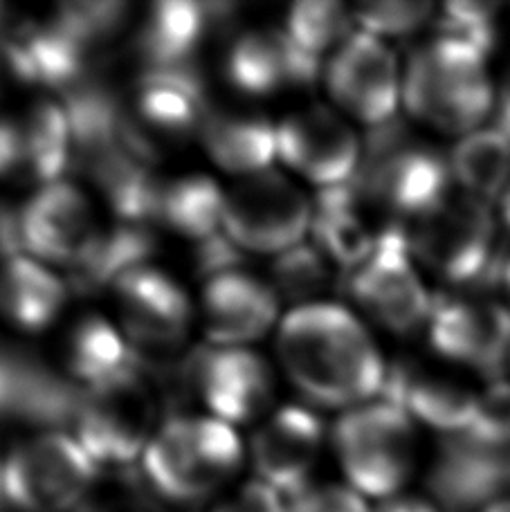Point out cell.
I'll return each mask as SVG.
<instances>
[{
  "instance_id": "cell-1",
  "label": "cell",
  "mask_w": 510,
  "mask_h": 512,
  "mask_svg": "<svg viewBox=\"0 0 510 512\" xmlns=\"http://www.w3.org/2000/svg\"><path fill=\"white\" fill-rule=\"evenodd\" d=\"M277 353L290 382L329 409L367 405L380 396L387 376L362 319L329 301L290 310L279 324Z\"/></svg>"
},
{
  "instance_id": "cell-2",
  "label": "cell",
  "mask_w": 510,
  "mask_h": 512,
  "mask_svg": "<svg viewBox=\"0 0 510 512\" xmlns=\"http://www.w3.org/2000/svg\"><path fill=\"white\" fill-rule=\"evenodd\" d=\"M488 54L466 41L436 36L409 57L403 104L414 120L448 135H470L495 111Z\"/></svg>"
},
{
  "instance_id": "cell-3",
  "label": "cell",
  "mask_w": 510,
  "mask_h": 512,
  "mask_svg": "<svg viewBox=\"0 0 510 512\" xmlns=\"http://www.w3.org/2000/svg\"><path fill=\"white\" fill-rule=\"evenodd\" d=\"M241 465V438L212 416H171L142 456V474L153 495L176 506L218 497Z\"/></svg>"
},
{
  "instance_id": "cell-4",
  "label": "cell",
  "mask_w": 510,
  "mask_h": 512,
  "mask_svg": "<svg viewBox=\"0 0 510 512\" xmlns=\"http://www.w3.org/2000/svg\"><path fill=\"white\" fill-rule=\"evenodd\" d=\"M452 180L450 158L414 142L394 120L371 128L353 185L373 209L414 223L452 196Z\"/></svg>"
},
{
  "instance_id": "cell-5",
  "label": "cell",
  "mask_w": 510,
  "mask_h": 512,
  "mask_svg": "<svg viewBox=\"0 0 510 512\" xmlns=\"http://www.w3.org/2000/svg\"><path fill=\"white\" fill-rule=\"evenodd\" d=\"M160 402L156 384L135 362L122 376L81 389L72 436L97 468H133L162 425L158 423Z\"/></svg>"
},
{
  "instance_id": "cell-6",
  "label": "cell",
  "mask_w": 510,
  "mask_h": 512,
  "mask_svg": "<svg viewBox=\"0 0 510 512\" xmlns=\"http://www.w3.org/2000/svg\"><path fill=\"white\" fill-rule=\"evenodd\" d=\"M333 450L349 486L362 497L400 495L416 468V427L387 400L346 409L333 427Z\"/></svg>"
},
{
  "instance_id": "cell-7",
  "label": "cell",
  "mask_w": 510,
  "mask_h": 512,
  "mask_svg": "<svg viewBox=\"0 0 510 512\" xmlns=\"http://www.w3.org/2000/svg\"><path fill=\"white\" fill-rule=\"evenodd\" d=\"M97 463L59 429L25 438L3 463V495L21 512H77L97 486Z\"/></svg>"
},
{
  "instance_id": "cell-8",
  "label": "cell",
  "mask_w": 510,
  "mask_h": 512,
  "mask_svg": "<svg viewBox=\"0 0 510 512\" xmlns=\"http://www.w3.org/2000/svg\"><path fill=\"white\" fill-rule=\"evenodd\" d=\"M209 113L205 79L196 68L144 70L124 106L122 142L153 164L162 149L198 137Z\"/></svg>"
},
{
  "instance_id": "cell-9",
  "label": "cell",
  "mask_w": 510,
  "mask_h": 512,
  "mask_svg": "<svg viewBox=\"0 0 510 512\" xmlns=\"http://www.w3.org/2000/svg\"><path fill=\"white\" fill-rule=\"evenodd\" d=\"M416 263L457 288H475L497 254V221L488 203L450 196L407 232Z\"/></svg>"
},
{
  "instance_id": "cell-10",
  "label": "cell",
  "mask_w": 510,
  "mask_h": 512,
  "mask_svg": "<svg viewBox=\"0 0 510 512\" xmlns=\"http://www.w3.org/2000/svg\"><path fill=\"white\" fill-rule=\"evenodd\" d=\"M346 290L371 322L400 335L423 326L434 306L409 250L405 227L398 223L382 227L373 252L346 272Z\"/></svg>"
},
{
  "instance_id": "cell-11",
  "label": "cell",
  "mask_w": 510,
  "mask_h": 512,
  "mask_svg": "<svg viewBox=\"0 0 510 512\" xmlns=\"http://www.w3.org/2000/svg\"><path fill=\"white\" fill-rule=\"evenodd\" d=\"M313 200L275 169L241 178L225 194L223 232L241 252L279 256L311 232Z\"/></svg>"
},
{
  "instance_id": "cell-12",
  "label": "cell",
  "mask_w": 510,
  "mask_h": 512,
  "mask_svg": "<svg viewBox=\"0 0 510 512\" xmlns=\"http://www.w3.org/2000/svg\"><path fill=\"white\" fill-rule=\"evenodd\" d=\"M120 328L140 364L169 362L187 340L194 308L187 290L156 265H140L115 283Z\"/></svg>"
},
{
  "instance_id": "cell-13",
  "label": "cell",
  "mask_w": 510,
  "mask_h": 512,
  "mask_svg": "<svg viewBox=\"0 0 510 512\" xmlns=\"http://www.w3.org/2000/svg\"><path fill=\"white\" fill-rule=\"evenodd\" d=\"M329 97L346 120L378 128L396 120L403 99V75L389 45L369 32L355 30L324 66Z\"/></svg>"
},
{
  "instance_id": "cell-14",
  "label": "cell",
  "mask_w": 510,
  "mask_h": 512,
  "mask_svg": "<svg viewBox=\"0 0 510 512\" xmlns=\"http://www.w3.org/2000/svg\"><path fill=\"white\" fill-rule=\"evenodd\" d=\"M72 162V131L66 108L36 99L0 111V182L34 191L63 180Z\"/></svg>"
},
{
  "instance_id": "cell-15",
  "label": "cell",
  "mask_w": 510,
  "mask_h": 512,
  "mask_svg": "<svg viewBox=\"0 0 510 512\" xmlns=\"http://www.w3.org/2000/svg\"><path fill=\"white\" fill-rule=\"evenodd\" d=\"M432 349L443 360L502 380L510 353V310L472 288L461 295H436L430 319Z\"/></svg>"
},
{
  "instance_id": "cell-16",
  "label": "cell",
  "mask_w": 510,
  "mask_h": 512,
  "mask_svg": "<svg viewBox=\"0 0 510 512\" xmlns=\"http://www.w3.org/2000/svg\"><path fill=\"white\" fill-rule=\"evenodd\" d=\"M102 230L93 203L68 180L32 191L27 203L18 209L23 254L45 265L72 270L93 250Z\"/></svg>"
},
{
  "instance_id": "cell-17",
  "label": "cell",
  "mask_w": 510,
  "mask_h": 512,
  "mask_svg": "<svg viewBox=\"0 0 510 512\" xmlns=\"http://www.w3.org/2000/svg\"><path fill=\"white\" fill-rule=\"evenodd\" d=\"M279 160L320 189L358 176L362 140L349 120L329 106H306L277 124Z\"/></svg>"
},
{
  "instance_id": "cell-18",
  "label": "cell",
  "mask_w": 510,
  "mask_h": 512,
  "mask_svg": "<svg viewBox=\"0 0 510 512\" xmlns=\"http://www.w3.org/2000/svg\"><path fill=\"white\" fill-rule=\"evenodd\" d=\"M194 391L212 418L248 425L268 414L275 400V373L248 346H212L196 351Z\"/></svg>"
},
{
  "instance_id": "cell-19",
  "label": "cell",
  "mask_w": 510,
  "mask_h": 512,
  "mask_svg": "<svg viewBox=\"0 0 510 512\" xmlns=\"http://www.w3.org/2000/svg\"><path fill=\"white\" fill-rule=\"evenodd\" d=\"M427 486L445 512L486 510L510 490V445L472 432L443 436Z\"/></svg>"
},
{
  "instance_id": "cell-20",
  "label": "cell",
  "mask_w": 510,
  "mask_h": 512,
  "mask_svg": "<svg viewBox=\"0 0 510 512\" xmlns=\"http://www.w3.org/2000/svg\"><path fill=\"white\" fill-rule=\"evenodd\" d=\"M225 77L239 93L263 99L311 88L324 77V66L322 59L299 48L284 27H254L232 41Z\"/></svg>"
},
{
  "instance_id": "cell-21",
  "label": "cell",
  "mask_w": 510,
  "mask_h": 512,
  "mask_svg": "<svg viewBox=\"0 0 510 512\" xmlns=\"http://www.w3.org/2000/svg\"><path fill=\"white\" fill-rule=\"evenodd\" d=\"M324 432L322 418L306 407L286 405L266 416L250 441V461L257 479L288 497L311 486Z\"/></svg>"
},
{
  "instance_id": "cell-22",
  "label": "cell",
  "mask_w": 510,
  "mask_h": 512,
  "mask_svg": "<svg viewBox=\"0 0 510 512\" xmlns=\"http://www.w3.org/2000/svg\"><path fill=\"white\" fill-rule=\"evenodd\" d=\"M380 396L443 436L468 432L481 407V393L470 384L416 360L389 364Z\"/></svg>"
},
{
  "instance_id": "cell-23",
  "label": "cell",
  "mask_w": 510,
  "mask_h": 512,
  "mask_svg": "<svg viewBox=\"0 0 510 512\" xmlns=\"http://www.w3.org/2000/svg\"><path fill=\"white\" fill-rule=\"evenodd\" d=\"M277 319V292L243 268L207 279L200 292V322L214 346H248L261 340Z\"/></svg>"
},
{
  "instance_id": "cell-24",
  "label": "cell",
  "mask_w": 510,
  "mask_h": 512,
  "mask_svg": "<svg viewBox=\"0 0 510 512\" xmlns=\"http://www.w3.org/2000/svg\"><path fill=\"white\" fill-rule=\"evenodd\" d=\"M230 5L162 0L147 7L135 23V54L151 68L189 66L209 27L221 21Z\"/></svg>"
},
{
  "instance_id": "cell-25",
  "label": "cell",
  "mask_w": 510,
  "mask_h": 512,
  "mask_svg": "<svg viewBox=\"0 0 510 512\" xmlns=\"http://www.w3.org/2000/svg\"><path fill=\"white\" fill-rule=\"evenodd\" d=\"M198 142L218 169L239 176V180L270 171L279 158L277 124L243 108H212Z\"/></svg>"
},
{
  "instance_id": "cell-26",
  "label": "cell",
  "mask_w": 510,
  "mask_h": 512,
  "mask_svg": "<svg viewBox=\"0 0 510 512\" xmlns=\"http://www.w3.org/2000/svg\"><path fill=\"white\" fill-rule=\"evenodd\" d=\"M369 203L351 182L320 189L313 200V245L329 263L351 272L376 248L380 230H373Z\"/></svg>"
},
{
  "instance_id": "cell-27",
  "label": "cell",
  "mask_w": 510,
  "mask_h": 512,
  "mask_svg": "<svg viewBox=\"0 0 510 512\" xmlns=\"http://www.w3.org/2000/svg\"><path fill=\"white\" fill-rule=\"evenodd\" d=\"M68 292V283L32 256L16 254L0 263V319L18 331L41 333L57 322Z\"/></svg>"
},
{
  "instance_id": "cell-28",
  "label": "cell",
  "mask_w": 510,
  "mask_h": 512,
  "mask_svg": "<svg viewBox=\"0 0 510 512\" xmlns=\"http://www.w3.org/2000/svg\"><path fill=\"white\" fill-rule=\"evenodd\" d=\"M225 194L205 173L160 178L151 223L198 245L223 232Z\"/></svg>"
},
{
  "instance_id": "cell-29",
  "label": "cell",
  "mask_w": 510,
  "mask_h": 512,
  "mask_svg": "<svg viewBox=\"0 0 510 512\" xmlns=\"http://www.w3.org/2000/svg\"><path fill=\"white\" fill-rule=\"evenodd\" d=\"M135 353L120 326L102 315H86L70 326L63 342L61 364L81 389L122 376L135 367Z\"/></svg>"
},
{
  "instance_id": "cell-30",
  "label": "cell",
  "mask_w": 510,
  "mask_h": 512,
  "mask_svg": "<svg viewBox=\"0 0 510 512\" xmlns=\"http://www.w3.org/2000/svg\"><path fill=\"white\" fill-rule=\"evenodd\" d=\"M153 248L156 239L147 225L117 223L111 230H102L84 261L68 270V288L84 295L113 290L126 272L149 263Z\"/></svg>"
},
{
  "instance_id": "cell-31",
  "label": "cell",
  "mask_w": 510,
  "mask_h": 512,
  "mask_svg": "<svg viewBox=\"0 0 510 512\" xmlns=\"http://www.w3.org/2000/svg\"><path fill=\"white\" fill-rule=\"evenodd\" d=\"M450 169L463 194L490 205L510 185V140L495 126L463 135L450 153Z\"/></svg>"
},
{
  "instance_id": "cell-32",
  "label": "cell",
  "mask_w": 510,
  "mask_h": 512,
  "mask_svg": "<svg viewBox=\"0 0 510 512\" xmlns=\"http://www.w3.org/2000/svg\"><path fill=\"white\" fill-rule=\"evenodd\" d=\"M284 30L299 48L322 59L358 30L353 7L338 0H302L288 9Z\"/></svg>"
},
{
  "instance_id": "cell-33",
  "label": "cell",
  "mask_w": 510,
  "mask_h": 512,
  "mask_svg": "<svg viewBox=\"0 0 510 512\" xmlns=\"http://www.w3.org/2000/svg\"><path fill=\"white\" fill-rule=\"evenodd\" d=\"M270 286L295 308L317 304V297L331 286V263L313 243H299L275 256L270 268Z\"/></svg>"
},
{
  "instance_id": "cell-34",
  "label": "cell",
  "mask_w": 510,
  "mask_h": 512,
  "mask_svg": "<svg viewBox=\"0 0 510 512\" xmlns=\"http://www.w3.org/2000/svg\"><path fill=\"white\" fill-rule=\"evenodd\" d=\"M434 5L425 0H369L353 7L358 30L378 39H400L414 34L430 21Z\"/></svg>"
},
{
  "instance_id": "cell-35",
  "label": "cell",
  "mask_w": 510,
  "mask_h": 512,
  "mask_svg": "<svg viewBox=\"0 0 510 512\" xmlns=\"http://www.w3.org/2000/svg\"><path fill=\"white\" fill-rule=\"evenodd\" d=\"M499 5L495 3H450L441 7L439 36L466 41L484 54L495 50L497 45Z\"/></svg>"
},
{
  "instance_id": "cell-36",
  "label": "cell",
  "mask_w": 510,
  "mask_h": 512,
  "mask_svg": "<svg viewBox=\"0 0 510 512\" xmlns=\"http://www.w3.org/2000/svg\"><path fill=\"white\" fill-rule=\"evenodd\" d=\"M36 86H41V81L27 45L12 27L0 25V106H7Z\"/></svg>"
},
{
  "instance_id": "cell-37",
  "label": "cell",
  "mask_w": 510,
  "mask_h": 512,
  "mask_svg": "<svg viewBox=\"0 0 510 512\" xmlns=\"http://www.w3.org/2000/svg\"><path fill=\"white\" fill-rule=\"evenodd\" d=\"M286 512H373L360 492L340 483L308 486L290 497Z\"/></svg>"
},
{
  "instance_id": "cell-38",
  "label": "cell",
  "mask_w": 510,
  "mask_h": 512,
  "mask_svg": "<svg viewBox=\"0 0 510 512\" xmlns=\"http://www.w3.org/2000/svg\"><path fill=\"white\" fill-rule=\"evenodd\" d=\"M77 512H158L153 501L147 499L142 488H135L133 479L124 477L122 481L113 483L108 490L90 492Z\"/></svg>"
},
{
  "instance_id": "cell-39",
  "label": "cell",
  "mask_w": 510,
  "mask_h": 512,
  "mask_svg": "<svg viewBox=\"0 0 510 512\" xmlns=\"http://www.w3.org/2000/svg\"><path fill=\"white\" fill-rule=\"evenodd\" d=\"M209 512H286V506L275 488L266 486L259 479H252L227 492Z\"/></svg>"
},
{
  "instance_id": "cell-40",
  "label": "cell",
  "mask_w": 510,
  "mask_h": 512,
  "mask_svg": "<svg viewBox=\"0 0 510 512\" xmlns=\"http://www.w3.org/2000/svg\"><path fill=\"white\" fill-rule=\"evenodd\" d=\"M477 286L481 292H497V295H502L506 299V308L510 310V245L497 250L486 277Z\"/></svg>"
},
{
  "instance_id": "cell-41",
  "label": "cell",
  "mask_w": 510,
  "mask_h": 512,
  "mask_svg": "<svg viewBox=\"0 0 510 512\" xmlns=\"http://www.w3.org/2000/svg\"><path fill=\"white\" fill-rule=\"evenodd\" d=\"M23 364L0 355V414H14L18 391H21Z\"/></svg>"
},
{
  "instance_id": "cell-42",
  "label": "cell",
  "mask_w": 510,
  "mask_h": 512,
  "mask_svg": "<svg viewBox=\"0 0 510 512\" xmlns=\"http://www.w3.org/2000/svg\"><path fill=\"white\" fill-rule=\"evenodd\" d=\"M373 512H445L436 501L423 499V497H409V495H396L385 499Z\"/></svg>"
},
{
  "instance_id": "cell-43",
  "label": "cell",
  "mask_w": 510,
  "mask_h": 512,
  "mask_svg": "<svg viewBox=\"0 0 510 512\" xmlns=\"http://www.w3.org/2000/svg\"><path fill=\"white\" fill-rule=\"evenodd\" d=\"M495 128H499L508 140H510V79L502 86V90H497V102H495Z\"/></svg>"
},
{
  "instance_id": "cell-44",
  "label": "cell",
  "mask_w": 510,
  "mask_h": 512,
  "mask_svg": "<svg viewBox=\"0 0 510 512\" xmlns=\"http://www.w3.org/2000/svg\"><path fill=\"white\" fill-rule=\"evenodd\" d=\"M499 205H502V216H504V223L508 225V230H510V185H508V189L504 191V196L499 198Z\"/></svg>"
},
{
  "instance_id": "cell-45",
  "label": "cell",
  "mask_w": 510,
  "mask_h": 512,
  "mask_svg": "<svg viewBox=\"0 0 510 512\" xmlns=\"http://www.w3.org/2000/svg\"><path fill=\"white\" fill-rule=\"evenodd\" d=\"M481 512H510V499H499V501H495L493 506H488L486 510H481Z\"/></svg>"
},
{
  "instance_id": "cell-46",
  "label": "cell",
  "mask_w": 510,
  "mask_h": 512,
  "mask_svg": "<svg viewBox=\"0 0 510 512\" xmlns=\"http://www.w3.org/2000/svg\"><path fill=\"white\" fill-rule=\"evenodd\" d=\"M502 380L510 382V353H508V360H506V367H504V376H502Z\"/></svg>"
},
{
  "instance_id": "cell-47",
  "label": "cell",
  "mask_w": 510,
  "mask_h": 512,
  "mask_svg": "<svg viewBox=\"0 0 510 512\" xmlns=\"http://www.w3.org/2000/svg\"><path fill=\"white\" fill-rule=\"evenodd\" d=\"M0 495H3V463H0Z\"/></svg>"
},
{
  "instance_id": "cell-48",
  "label": "cell",
  "mask_w": 510,
  "mask_h": 512,
  "mask_svg": "<svg viewBox=\"0 0 510 512\" xmlns=\"http://www.w3.org/2000/svg\"><path fill=\"white\" fill-rule=\"evenodd\" d=\"M0 9H3V7H0Z\"/></svg>"
}]
</instances>
